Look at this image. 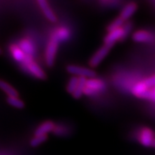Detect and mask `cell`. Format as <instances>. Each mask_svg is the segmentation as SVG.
<instances>
[{"instance_id": "e0dca14e", "label": "cell", "mask_w": 155, "mask_h": 155, "mask_svg": "<svg viewBox=\"0 0 155 155\" xmlns=\"http://www.w3.org/2000/svg\"><path fill=\"white\" fill-rule=\"evenodd\" d=\"M125 21L123 19H121L120 17H116V19H114L111 22H110V24L108 25L107 28H106V30H107L108 32H111V31H114L115 30H117V29H119L122 28L124 26V25Z\"/></svg>"}, {"instance_id": "7c38bea8", "label": "cell", "mask_w": 155, "mask_h": 155, "mask_svg": "<svg viewBox=\"0 0 155 155\" xmlns=\"http://www.w3.org/2000/svg\"><path fill=\"white\" fill-rule=\"evenodd\" d=\"M137 9V4L134 2H130L127 4V5L122 9L121 13H120L119 17H121V19H123L124 21L129 20V19L136 12Z\"/></svg>"}, {"instance_id": "52a82bcc", "label": "cell", "mask_w": 155, "mask_h": 155, "mask_svg": "<svg viewBox=\"0 0 155 155\" xmlns=\"http://www.w3.org/2000/svg\"><path fill=\"white\" fill-rule=\"evenodd\" d=\"M155 140L154 133L150 129L144 128L141 131L139 136V141L145 147L152 146Z\"/></svg>"}, {"instance_id": "ac0fdd59", "label": "cell", "mask_w": 155, "mask_h": 155, "mask_svg": "<svg viewBox=\"0 0 155 155\" xmlns=\"http://www.w3.org/2000/svg\"><path fill=\"white\" fill-rule=\"evenodd\" d=\"M79 82V77L77 76H72L69 79L68 82L67 83L66 86V90L68 94L73 95L75 91L76 90L78 85Z\"/></svg>"}, {"instance_id": "9a60e30c", "label": "cell", "mask_w": 155, "mask_h": 155, "mask_svg": "<svg viewBox=\"0 0 155 155\" xmlns=\"http://www.w3.org/2000/svg\"><path fill=\"white\" fill-rule=\"evenodd\" d=\"M87 80H88V78H79L78 85L76 90L75 91V92L72 95L73 98L78 99V98H81L83 95H84V90L86 86Z\"/></svg>"}, {"instance_id": "9c48e42d", "label": "cell", "mask_w": 155, "mask_h": 155, "mask_svg": "<svg viewBox=\"0 0 155 155\" xmlns=\"http://www.w3.org/2000/svg\"><path fill=\"white\" fill-rule=\"evenodd\" d=\"M17 45L24 52L25 55L30 56V57H34L36 50L35 46L32 40H30L28 38H22L19 40Z\"/></svg>"}, {"instance_id": "8fae6325", "label": "cell", "mask_w": 155, "mask_h": 155, "mask_svg": "<svg viewBox=\"0 0 155 155\" xmlns=\"http://www.w3.org/2000/svg\"><path fill=\"white\" fill-rule=\"evenodd\" d=\"M55 124L52 121H45L40 124L35 131V135H48L55 129Z\"/></svg>"}, {"instance_id": "ba28073f", "label": "cell", "mask_w": 155, "mask_h": 155, "mask_svg": "<svg viewBox=\"0 0 155 155\" xmlns=\"http://www.w3.org/2000/svg\"><path fill=\"white\" fill-rule=\"evenodd\" d=\"M39 7L45 15V17L48 19V21L51 22H55L57 21V17L53 9L50 8V5L47 0H37Z\"/></svg>"}, {"instance_id": "ffe728a7", "label": "cell", "mask_w": 155, "mask_h": 155, "mask_svg": "<svg viewBox=\"0 0 155 155\" xmlns=\"http://www.w3.org/2000/svg\"><path fill=\"white\" fill-rule=\"evenodd\" d=\"M47 139L48 135H35V137L31 139L30 144L33 147H38L40 144H43L45 141L47 140Z\"/></svg>"}, {"instance_id": "7a4b0ae2", "label": "cell", "mask_w": 155, "mask_h": 155, "mask_svg": "<svg viewBox=\"0 0 155 155\" xmlns=\"http://www.w3.org/2000/svg\"><path fill=\"white\" fill-rule=\"evenodd\" d=\"M21 66L23 69L28 73L29 74L40 79L44 80L46 78V74L45 71L40 68V65L33 60V58L28 56L25 61L21 64Z\"/></svg>"}, {"instance_id": "277c9868", "label": "cell", "mask_w": 155, "mask_h": 155, "mask_svg": "<svg viewBox=\"0 0 155 155\" xmlns=\"http://www.w3.org/2000/svg\"><path fill=\"white\" fill-rule=\"evenodd\" d=\"M60 42L54 37L51 35L50 40L48 42L45 50V63L48 67H52L55 63L58 44Z\"/></svg>"}, {"instance_id": "3957f363", "label": "cell", "mask_w": 155, "mask_h": 155, "mask_svg": "<svg viewBox=\"0 0 155 155\" xmlns=\"http://www.w3.org/2000/svg\"><path fill=\"white\" fill-rule=\"evenodd\" d=\"M106 88V83L101 79L96 78V77L88 78L87 80L86 86L84 90V95L94 96L101 92Z\"/></svg>"}, {"instance_id": "cb8c5ba5", "label": "cell", "mask_w": 155, "mask_h": 155, "mask_svg": "<svg viewBox=\"0 0 155 155\" xmlns=\"http://www.w3.org/2000/svg\"><path fill=\"white\" fill-rule=\"evenodd\" d=\"M1 53H2V51H1V49H0V54H1Z\"/></svg>"}, {"instance_id": "4fadbf2b", "label": "cell", "mask_w": 155, "mask_h": 155, "mask_svg": "<svg viewBox=\"0 0 155 155\" xmlns=\"http://www.w3.org/2000/svg\"><path fill=\"white\" fill-rule=\"evenodd\" d=\"M51 35L54 37L58 42H61L68 40L70 37V31L68 29L62 27V28H58L57 30L54 31L53 35Z\"/></svg>"}, {"instance_id": "30bf717a", "label": "cell", "mask_w": 155, "mask_h": 155, "mask_svg": "<svg viewBox=\"0 0 155 155\" xmlns=\"http://www.w3.org/2000/svg\"><path fill=\"white\" fill-rule=\"evenodd\" d=\"M9 52H10L13 59L17 62V63H19L20 65L25 61V59L28 57V55H25L24 52L19 47L17 44L11 45L9 46Z\"/></svg>"}, {"instance_id": "8992f818", "label": "cell", "mask_w": 155, "mask_h": 155, "mask_svg": "<svg viewBox=\"0 0 155 155\" xmlns=\"http://www.w3.org/2000/svg\"><path fill=\"white\" fill-rule=\"evenodd\" d=\"M111 48L104 44L96 50V53L92 55L89 61V65L91 68H96L99 65L101 62L105 59L108 54L109 53Z\"/></svg>"}, {"instance_id": "6da1fadb", "label": "cell", "mask_w": 155, "mask_h": 155, "mask_svg": "<svg viewBox=\"0 0 155 155\" xmlns=\"http://www.w3.org/2000/svg\"><path fill=\"white\" fill-rule=\"evenodd\" d=\"M131 29H132V23L127 22L122 28L108 32V34L104 38V44L112 48L117 42L124 40L128 35L130 33Z\"/></svg>"}, {"instance_id": "5bb4252c", "label": "cell", "mask_w": 155, "mask_h": 155, "mask_svg": "<svg viewBox=\"0 0 155 155\" xmlns=\"http://www.w3.org/2000/svg\"><path fill=\"white\" fill-rule=\"evenodd\" d=\"M132 38L137 42H148L152 40V37L150 32L147 31L139 30L133 34Z\"/></svg>"}, {"instance_id": "44dd1931", "label": "cell", "mask_w": 155, "mask_h": 155, "mask_svg": "<svg viewBox=\"0 0 155 155\" xmlns=\"http://www.w3.org/2000/svg\"><path fill=\"white\" fill-rule=\"evenodd\" d=\"M53 133L56 136H59V137H63L65 136L68 134V129L65 126L62 125H55V129L53 130Z\"/></svg>"}, {"instance_id": "7402d4cb", "label": "cell", "mask_w": 155, "mask_h": 155, "mask_svg": "<svg viewBox=\"0 0 155 155\" xmlns=\"http://www.w3.org/2000/svg\"><path fill=\"white\" fill-rule=\"evenodd\" d=\"M141 98H147V99H150L155 101V86L154 88L147 90Z\"/></svg>"}, {"instance_id": "5b68a950", "label": "cell", "mask_w": 155, "mask_h": 155, "mask_svg": "<svg viewBox=\"0 0 155 155\" xmlns=\"http://www.w3.org/2000/svg\"><path fill=\"white\" fill-rule=\"evenodd\" d=\"M66 71L68 73L74 76L86 78L88 79L95 78L96 75V73L93 69L77 65H68L66 67Z\"/></svg>"}, {"instance_id": "603a6c76", "label": "cell", "mask_w": 155, "mask_h": 155, "mask_svg": "<svg viewBox=\"0 0 155 155\" xmlns=\"http://www.w3.org/2000/svg\"><path fill=\"white\" fill-rule=\"evenodd\" d=\"M152 147H155V140H154V143H153V145H152Z\"/></svg>"}, {"instance_id": "2e32d148", "label": "cell", "mask_w": 155, "mask_h": 155, "mask_svg": "<svg viewBox=\"0 0 155 155\" xmlns=\"http://www.w3.org/2000/svg\"><path fill=\"white\" fill-rule=\"evenodd\" d=\"M0 89L5 92L8 97L18 96V92L17 91L16 89L13 88L9 83L1 79H0Z\"/></svg>"}, {"instance_id": "d6986e66", "label": "cell", "mask_w": 155, "mask_h": 155, "mask_svg": "<svg viewBox=\"0 0 155 155\" xmlns=\"http://www.w3.org/2000/svg\"><path fill=\"white\" fill-rule=\"evenodd\" d=\"M7 102L8 103L9 105L12 106V107L19 108H23L25 107V103L20 98H19L18 96H10L7 97Z\"/></svg>"}]
</instances>
